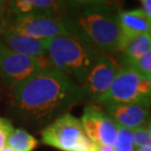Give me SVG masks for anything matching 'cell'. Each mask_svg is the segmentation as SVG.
Returning a JSON list of instances; mask_svg holds the SVG:
<instances>
[{
  "instance_id": "cell-1",
  "label": "cell",
  "mask_w": 151,
  "mask_h": 151,
  "mask_svg": "<svg viewBox=\"0 0 151 151\" xmlns=\"http://www.w3.org/2000/svg\"><path fill=\"white\" fill-rule=\"evenodd\" d=\"M86 99L83 87L70 76L51 67L37 72L13 88L12 107L27 123L43 125Z\"/></svg>"
},
{
  "instance_id": "cell-2",
  "label": "cell",
  "mask_w": 151,
  "mask_h": 151,
  "mask_svg": "<svg viewBox=\"0 0 151 151\" xmlns=\"http://www.w3.org/2000/svg\"><path fill=\"white\" fill-rule=\"evenodd\" d=\"M68 32L100 52L120 51L118 12L103 2L81 1L62 17Z\"/></svg>"
},
{
  "instance_id": "cell-3",
  "label": "cell",
  "mask_w": 151,
  "mask_h": 151,
  "mask_svg": "<svg viewBox=\"0 0 151 151\" xmlns=\"http://www.w3.org/2000/svg\"><path fill=\"white\" fill-rule=\"evenodd\" d=\"M101 52L72 35L48 39L46 55L54 68L81 86Z\"/></svg>"
},
{
  "instance_id": "cell-4",
  "label": "cell",
  "mask_w": 151,
  "mask_h": 151,
  "mask_svg": "<svg viewBox=\"0 0 151 151\" xmlns=\"http://www.w3.org/2000/svg\"><path fill=\"white\" fill-rule=\"evenodd\" d=\"M96 102L105 106L116 103H132L149 108L151 107L149 80L143 78L134 68L122 66L108 91Z\"/></svg>"
},
{
  "instance_id": "cell-5",
  "label": "cell",
  "mask_w": 151,
  "mask_h": 151,
  "mask_svg": "<svg viewBox=\"0 0 151 151\" xmlns=\"http://www.w3.org/2000/svg\"><path fill=\"white\" fill-rule=\"evenodd\" d=\"M41 141L62 151H95V143L86 137L80 119L68 113L46 126Z\"/></svg>"
},
{
  "instance_id": "cell-6",
  "label": "cell",
  "mask_w": 151,
  "mask_h": 151,
  "mask_svg": "<svg viewBox=\"0 0 151 151\" xmlns=\"http://www.w3.org/2000/svg\"><path fill=\"white\" fill-rule=\"evenodd\" d=\"M8 31L37 39H51L70 35L62 17L45 14H22L10 18Z\"/></svg>"
},
{
  "instance_id": "cell-7",
  "label": "cell",
  "mask_w": 151,
  "mask_h": 151,
  "mask_svg": "<svg viewBox=\"0 0 151 151\" xmlns=\"http://www.w3.org/2000/svg\"><path fill=\"white\" fill-rule=\"evenodd\" d=\"M53 67L47 56L34 58L4 48L0 60V77L12 88L31 78L37 72Z\"/></svg>"
},
{
  "instance_id": "cell-8",
  "label": "cell",
  "mask_w": 151,
  "mask_h": 151,
  "mask_svg": "<svg viewBox=\"0 0 151 151\" xmlns=\"http://www.w3.org/2000/svg\"><path fill=\"white\" fill-rule=\"evenodd\" d=\"M118 71L119 68L114 60L101 52L81 84L86 97L95 102L102 97L110 88Z\"/></svg>"
},
{
  "instance_id": "cell-9",
  "label": "cell",
  "mask_w": 151,
  "mask_h": 151,
  "mask_svg": "<svg viewBox=\"0 0 151 151\" xmlns=\"http://www.w3.org/2000/svg\"><path fill=\"white\" fill-rule=\"evenodd\" d=\"M80 121L86 137L92 142L113 146L118 126L106 112L93 105L87 106L84 108Z\"/></svg>"
},
{
  "instance_id": "cell-10",
  "label": "cell",
  "mask_w": 151,
  "mask_h": 151,
  "mask_svg": "<svg viewBox=\"0 0 151 151\" xmlns=\"http://www.w3.org/2000/svg\"><path fill=\"white\" fill-rule=\"evenodd\" d=\"M105 108L108 116L117 126L132 131L145 127L151 118L149 108L139 104L116 103L106 105Z\"/></svg>"
},
{
  "instance_id": "cell-11",
  "label": "cell",
  "mask_w": 151,
  "mask_h": 151,
  "mask_svg": "<svg viewBox=\"0 0 151 151\" xmlns=\"http://www.w3.org/2000/svg\"><path fill=\"white\" fill-rule=\"evenodd\" d=\"M121 31L120 51L134 38L142 35H151V21L142 9L118 12Z\"/></svg>"
},
{
  "instance_id": "cell-12",
  "label": "cell",
  "mask_w": 151,
  "mask_h": 151,
  "mask_svg": "<svg viewBox=\"0 0 151 151\" xmlns=\"http://www.w3.org/2000/svg\"><path fill=\"white\" fill-rule=\"evenodd\" d=\"M0 40L6 48L21 55L34 58H42L46 56L48 39L29 37L7 29Z\"/></svg>"
},
{
  "instance_id": "cell-13",
  "label": "cell",
  "mask_w": 151,
  "mask_h": 151,
  "mask_svg": "<svg viewBox=\"0 0 151 151\" xmlns=\"http://www.w3.org/2000/svg\"><path fill=\"white\" fill-rule=\"evenodd\" d=\"M150 51L151 35H142L134 38L122 50L123 66H131Z\"/></svg>"
},
{
  "instance_id": "cell-14",
  "label": "cell",
  "mask_w": 151,
  "mask_h": 151,
  "mask_svg": "<svg viewBox=\"0 0 151 151\" xmlns=\"http://www.w3.org/2000/svg\"><path fill=\"white\" fill-rule=\"evenodd\" d=\"M38 141L26 129H14L7 140V146L14 151H32Z\"/></svg>"
},
{
  "instance_id": "cell-15",
  "label": "cell",
  "mask_w": 151,
  "mask_h": 151,
  "mask_svg": "<svg viewBox=\"0 0 151 151\" xmlns=\"http://www.w3.org/2000/svg\"><path fill=\"white\" fill-rule=\"evenodd\" d=\"M137 147L134 142L132 131L118 126L116 139L113 144L114 151H135Z\"/></svg>"
},
{
  "instance_id": "cell-16",
  "label": "cell",
  "mask_w": 151,
  "mask_h": 151,
  "mask_svg": "<svg viewBox=\"0 0 151 151\" xmlns=\"http://www.w3.org/2000/svg\"><path fill=\"white\" fill-rule=\"evenodd\" d=\"M129 67L134 68L143 78L149 80L151 78V51L135 61Z\"/></svg>"
},
{
  "instance_id": "cell-17",
  "label": "cell",
  "mask_w": 151,
  "mask_h": 151,
  "mask_svg": "<svg viewBox=\"0 0 151 151\" xmlns=\"http://www.w3.org/2000/svg\"><path fill=\"white\" fill-rule=\"evenodd\" d=\"M132 137H134V142L137 148L151 149V137H149L145 127L134 129Z\"/></svg>"
},
{
  "instance_id": "cell-18",
  "label": "cell",
  "mask_w": 151,
  "mask_h": 151,
  "mask_svg": "<svg viewBox=\"0 0 151 151\" xmlns=\"http://www.w3.org/2000/svg\"><path fill=\"white\" fill-rule=\"evenodd\" d=\"M13 129V125L10 120L0 117V151L7 145L8 137Z\"/></svg>"
},
{
  "instance_id": "cell-19",
  "label": "cell",
  "mask_w": 151,
  "mask_h": 151,
  "mask_svg": "<svg viewBox=\"0 0 151 151\" xmlns=\"http://www.w3.org/2000/svg\"><path fill=\"white\" fill-rule=\"evenodd\" d=\"M9 8L8 6L2 10H0V39H1L3 34L7 31L9 22H10V16H9Z\"/></svg>"
},
{
  "instance_id": "cell-20",
  "label": "cell",
  "mask_w": 151,
  "mask_h": 151,
  "mask_svg": "<svg viewBox=\"0 0 151 151\" xmlns=\"http://www.w3.org/2000/svg\"><path fill=\"white\" fill-rule=\"evenodd\" d=\"M141 5H142L143 12L151 21V0H143L141 1Z\"/></svg>"
},
{
  "instance_id": "cell-21",
  "label": "cell",
  "mask_w": 151,
  "mask_h": 151,
  "mask_svg": "<svg viewBox=\"0 0 151 151\" xmlns=\"http://www.w3.org/2000/svg\"><path fill=\"white\" fill-rule=\"evenodd\" d=\"M145 129H146L147 132H148L149 137H151V118H150V119H149V121H148V122H147L146 126H145Z\"/></svg>"
},
{
  "instance_id": "cell-22",
  "label": "cell",
  "mask_w": 151,
  "mask_h": 151,
  "mask_svg": "<svg viewBox=\"0 0 151 151\" xmlns=\"http://www.w3.org/2000/svg\"><path fill=\"white\" fill-rule=\"evenodd\" d=\"M8 6V2H5V1H0V10L2 9L6 8Z\"/></svg>"
},
{
  "instance_id": "cell-23",
  "label": "cell",
  "mask_w": 151,
  "mask_h": 151,
  "mask_svg": "<svg viewBox=\"0 0 151 151\" xmlns=\"http://www.w3.org/2000/svg\"><path fill=\"white\" fill-rule=\"evenodd\" d=\"M4 44L2 43V41L0 40V60H1V56H2V53H3V50H4Z\"/></svg>"
},
{
  "instance_id": "cell-24",
  "label": "cell",
  "mask_w": 151,
  "mask_h": 151,
  "mask_svg": "<svg viewBox=\"0 0 151 151\" xmlns=\"http://www.w3.org/2000/svg\"><path fill=\"white\" fill-rule=\"evenodd\" d=\"M1 151H14L13 149H12V148H10V147H9V146H7V145H6L5 147H4V148H3Z\"/></svg>"
},
{
  "instance_id": "cell-25",
  "label": "cell",
  "mask_w": 151,
  "mask_h": 151,
  "mask_svg": "<svg viewBox=\"0 0 151 151\" xmlns=\"http://www.w3.org/2000/svg\"><path fill=\"white\" fill-rule=\"evenodd\" d=\"M135 151H151V149L148 148H137Z\"/></svg>"
},
{
  "instance_id": "cell-26",
  "label": "cell",
  "mask_w": 151,
  "mask_h": 151,
  "mask_svg": "<svg viewBox=\"0 0 151 151\" xmlns=\"http://www.w3.org/2000/svg\"><path fill=\"white\" fill-rule=\"evenodd\" d=\"M149 86H150V90H151V78H149Z\"/></svg>"
}]
</instances>
